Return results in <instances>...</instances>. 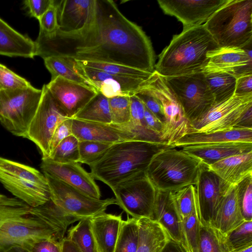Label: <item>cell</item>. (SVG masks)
<instances>
[{"instance_id": "obj_1", "label": "cell", "mask_w": 252, "mask_h": 252, "mask_svg": "<svg viewBox=\"0 0 252 252\" xmlns=\"http://www.w3.org/2000/svg\"><path fill=\"white\" fill-rule=\"evenodd\" d=\"M35 56H63L78 61L117 64L152 73L155 56L142 29L127 19L111 0H94L92 17L81 30L70 33L39 30Z\"/></svg>"}, {"instance_id": "obj_2", "label": "cell", "mask_w": 252, "mask_h": 252, "mask_svg": "<svg viewBox=\"0 0 252 252\" xmlns=\"http://www.w3.org/2000/svg\"><path fill=\"white\" fill-rule=\"evenodd\" d=\"M32 207L0 192V252L13 247L29 250L35 242L51 239L61 244L67 229L31 213Z\"/></svg>"}, {"instance_id": "obj_3", "label": "cell", "mask_w": 252, "mask_h": 252, "mask_svg": "<svg viewBox=\"0 0 252 252\" xmlns=\"http://www.w3.org/2000/svg\"><path fill=\"white\" fill-rule=\"evenodd\" d=\"M219 48L204 25L183 30L159 55L155 70L164 77L202 71L208 53Z\"/></svg>"}, {"instance_id": "obj_4", "label": "cell", "mask_w": 252, "mask_h": 252, "mask_svg": "<svg viewBox=\"0 0 252 252\" xmlns=\"http://www.w3.org/2000/svg\"><path fill=\"white\" fill-rule=\"evenodd\" d=\"M171 146H174L138 141L115 143L90 166V173L94 179L112 189L119 183L145 172L157 154Z\"/></svg>"}, {"instance_id": "obj_5", "label": "cell", "mask_w": 252, "mask_h": 252, "mask_svg": "<svg viewBox=\"0 0 252 252\" xmlns=\"http://www.w3.org/2000/svg\"><path fill=\"white\" fill-rule=\"evenodd\" d=\"M220 48L252 43V0H229L204 24Z\"/></svg>"}, {"instance_id": "obj_6", "label": "cell", "mask_w": 252, "mask_h": 252, "mask_svg": "<svg viewBox=\"0 0 252 252\" xmlns=\"http://www.w3.org/2000/svg\"><path fill=\"white\" fill-rule=\"evenodd\" d=\"M175 148L171 146L157 154L146 171L157 190L175 191L196 183L202 161Z\"/></svg>"}, {"instance_id": "obj_7", "label": "cell", "mask_w": 252, "mask_h": 252, "mask_svg": "<svg viewBox=\"0 0 252 252\" xmlns=\"http://www.w3.org/2000/svg\"><path fill=\"white\" fill-rule=\"evenodd\" d=\"M0 183L14 197L32 207L50 199L45 175L30 166L0 157Z\"/></svg>"}, {"instance_id": "obj_8", "label": "cell", "mask_w": 252, "mask_h": 252, "mask_svg": "<svg viewBox=\"0 0 252 252\" xmlns=\"http://www.w3.org/2000/svg\"><path fill=\"white\" fill-rule=\"evenodd\" d=\"M42 89L32 86L0 91V122L13 135L25 138L38 107Z\"/></svg>"}, {"instance_id": "obj_9", "label": "cell", "mask_w": 252, "mask_h": 252, "mask_svg": "<svg viewBox=\"0 0 252 252\" xmlns=\"http://www.w3.org/2000/svg\"><path fill=\"white\" fill-rule=\"evenodd\" d=\"M143 85L155 96L162 107L165 119L161 136L162 141L174 146L185 135L193 132L190 122L185 116L164 76L154 70Z\"/></svg>"}, {"instance_id": "obj_10", "label": "cell", "mask_w": 252, "mask_h": 252, "mask_svg": "<svg viewBox=\"0 0 252 252\" xmlns=\"http://www.w3.org/2000/svg\"><path fill=\"white\" fill-rule=\"evenodd\" d=\"M164 77L190 123L215 104L203 72Z\"/></svg>"}, {"instance_id": "obj_11", "label": "cell", "mask_w": 252, "mask_h": 252, "mask_svg": "<svg viewBox=\"0 0 252 252\" xmlns=\"http://www.w3.org/2000/svg\"><path fill=\"white\" fill-rule=\"evenodd\" d=\"M44 174L49 186L50 199L65 213L80 220L91 218L105 212L108 206L117 205L115 198L96 199L61 181Z\"/></svg>"}, {"instance_id": "obj_12", "label": "cell", "mask_w": 252, "mask_h": 252, "mask_svg": "<svg viewBox=\"0 0 252 252\" xmlns=\"http://www.w3.org/2000/svg\"><path fill=\"white\" fill-rule=\"evenodd\" d=\"M118 205L136 219L153 220L157 189L146 171L124 181L111 189Z\"/></svg>"}, {"instance_id": "obj_13", "label": "cell", "mask_w": 252, "mask_h": 252, "mask_svg": "<svg viewBox=\"0 0 252 252\" xmlns=\"http://www.w3.org/2000/svg\"><path fill=\"white\" fill-rule=\"evenodd\" d=\"M41 89V100L25 138L33 142L39 149L42 158H46L50 154V145L55 130L69 118L60 107L46 85Z\"/></svg>"}, {"instance_id": "obj_14", "label": "cell", "mask_w": 252, "mask_h": 252, "mask_svg": "<svg viewBox=\"0 0 252 252\" xmlns=\"http://www.w3.org/2000/svg\"><path fill=\"white\" fill-rule=\"evenodd\" d=\"M252 107V94L231 98L215 104L198 119L191 123L193 132L210 133L236 127L245 113Z\"/></svg>"}, {"instance_id": "obj_15", "label": "cell", "mask_w": 252, "mask_h": 252, "mask_svg": "<svg viewBox=\"0 0 252 252\" xmlns=\"http://www.w3.org/2000/svg\"><path fill=\"white\" fill-rule=\"evenodd\" d=\"M194 186L200 223L210 225L223 195L234 187L224 182L208 165L202 162Z\"/></svg>"}, {"instance_id": "obj_16", "label": "cell", "mask_w": 252, "mask_h": 252, "mask_svg": "<svg viewBox=\"0 0 252 252\" xmlns=\"http://www.w3.org/2000/svg\"><path fill=\"white\" fill-rule=\"evenodd\" d=\"M229 0H158L159 6L167 15L173 16L183 25V30L204 25Z\"/></svg>"}, {"instance_id": "obj_17", "label": "cell", "mask_w": 252, "mask_h": 252, "mask_svg": "<svg viewBox=\"0 0 252 252\" xmlns=\"http://www.w3.org/2000/svg\"><path fill=\"white\" fill-rule=\"evenodd\" d=\"M46 86L69 118H73L97 93L92 87L61 77L51 80Z\"/></svg>"}, {"instance_id": "obj_18", "label": "cell", "mask_w": 252, "mask_h": 252, "mask_svg": "<svg viewBox=\"0 0 252 252\" xmlns=\"http://www.w3.org/2000/svg\"><path fill=\"white\" fill-rule=\"evenodd\" d=\"M40 168L44 174L61 181L92 197L100 199V190L94 179L79 162L61 163L48 158H42Z\"/></svg>"}, {"instance_id": "obj_19", "label": "cell", "mask_w": 252, "mask_h": 252, "mask_svg": "<svg viewBox=\"0 0 252 252\" xmlns=\"http://www.w3.org/2000/svg\"><path fill=\"white\" fill-rule=\"evenodd\" d=\"M252 44L244 48H219L208 53L209 61L202 72L222 71L236 78L252 74Z\"/></svg>"}, {"instance_id": "obj_20", "label": "cell", "mask_w": 252, "mask_h": 252, "mask_svg": "<svg viewBox=\"0 0 252 252\" xmlns=\"http://www.w3.org/2000/svg\"><path fill=\"white\" fill-rule=\"evenodd\" d=\"M80 66L83 76L93 87L108 98L118 95H133L148 79L111 75L101 70Z\"/></svg>"}, {"instance_id": "obj_21", "label": "cell", "mask_w": 252, "mask_h": 252, "mask_svg": "<svg viewBox=\"0 0 252 252\" xmlns=\"http://www.w3.org/2000/svg\"><path fill=\"white\" fill-rule=\"evenodd\" d=\"M153 220L162 227L171 240L187 252L183 238L182 220L172 191L157 190Z\"/></svg>"}, {"instance_id": "obj_22", "label": "cell", "mask_w": 252, "mask_h": 252, "mask_svg": "<svg viewBox=\"0 0 252 252\" xmlns=\"http://www.w3.org/2000/svg\"><path fill=\"white\" fill-rule=\"evenodd\" d=\"M59 32L70 33L79 31L90 22L94 0H55Z\"/></svg>"}, {"instance_id": "obj_23", "label": "cell", "mask_w": 252, "mask_h": 252, "mask_svg": "<svg viewBox=\"0 0 252 252\" xmlns=\"http://www.w3.org/2000/svg\"><path fill=\"white\" fill-rule=\"evenodd\" d=\"M180 147L208 166L223 158L252 151V143L238 142L194 144Z\"/></svg>"}, {"instance_id": "obj_24", "label": "cell", "mask_w": 252, "mask_h": 252, "mask_svg": "<svg viewBox=\"0 0 252 252\" xmlns=\"http://www.w3.org/2000/svg\"><path fill=\"white\" fill-rule=\"evenodd\" d=\"M91 229L99 252H114L123 221L122 216L105 212L90 218Z\"/></svg>"}, {"instance_id": "obj_25", "label": "cell", "mask_w": 252, "mask_h": 252, "mask_svg": "<svg viewBox=\"0 0 252 252\" xmlns=\"http://www.w3.org/2000/svg\"><path fill=\"white\" fill-rule=\"evenodd\" d=\"M209 167L224 182L234 187L252 175V151L223 158Z\"/></svg>"}, {"instance_id": "obj_26", "label": "cell", "mask_w": 252, "mask_h": 252, "mask_svg": "<svg viewBox=\"0 0 252 252\" xmlns=\"http://www.w3.org/2000/svg\"><path fill=\"white\" fill-rule=\"evenodd\" d=\"M0 55L33 58L35 56V42L0 18Z\"/></svg>"}, {"instance_id": "obj_27", "label": "cell", "mask_w": 252, "mask_h": 252, "mask_svg": "<svg viewBox=\"0 0 252 252\" xmlns=\"http://www.w3.org/2000/svg\"><path fill=\"white\" fill-rule=\"evenodd\" d=\"M244 221L238 205L235 186L223 195L210 225L224 235Z\"/></svg>"}, {"instance_id": "obj_28", "label": "cell", "mask_w": 252, "mask_h": 252, "mask_svg": "<svg viewBox=\"0 0 252 252\" xmlns=\"http://www.w3.org/2000/svg\"><path fill=\"white\" fill-rule=\"evenodd\" d=\"M229 142L252 143V129L234 128L210 133L192 132L185 135L177 141L174 146L180 147L189 144Z\"/></svg>"}, {"instance_id": "obj_29", "label": "cell", "mask_w": 252, "mask_h": 252, "mask_svg": "<svg viewBox=\"0 0 252 252\" xmlns=\"http://www.w3.org/2000/svg\"><path fill=\"white\" fill-rule=\"evenodd\" d=\"M72 133L80 141L113 144L123 141L118 130L110 125L72 118Z\"/></svg>"}, {"instance_id": "obj_30", "label": "cell", "mask_w": 252, "mask_h": 252, "mask_svg": "<svg viewBox=\"0 0 252 252\" xmlns=\"http://www.w3.org/2000/svg\"><path fill=\"white\" fill-rule=\"evenodd\" d=\"M139 239L136 252H161L170 239L155 220L147 218L137 220Z\"/></svg>"}, {"instance_id": "obj_31", "label": "cell", "mask_w": 252, "mask_h": 252, "mask_svg": "<svg viewBox=\"0 0 252 252\" xmlns=\"http://www.w3.org/2000/svg\"><path fill=\"white\" fill-rule=\"evenodd\" d=\"M43 60L46 68L51 74V80L61 77L93 88L83 76L81 66L74 59L63 56H51Z\"/></svg>"}, {"instance_id": "obj_32", "label": "cell", "mask_w": 252, "mask_h": 252, "mask_svg": "<svg viewBox=\"0 0 252 252\" xmlns=\"http://www.w3.org/2000/svg\"><path fill=\"white\" fill-rule=\"evenodd\" d=\"M203 72L215 104L229 99L234 95L237 79L235 76L222 71Z\"/></svg>"}, {"instance_id": "obj_33", "label": "cell", "mask_w": 252, "mask_h": 252, "mask_svg": "<svg viewBox=\"0 0 252 252\" xmlns=\"http://www.w3.org/2000/svg\"><path fill=\"white\" fill-rule=\"evenodd\" d=\"M80 120L110 125L112 119L108 98L97 94L73 118Z\"/></svg>"}, {"instance_id": "obj_34", "label": "cell", "mask_w": 252, "mask_h": 252, "mask_svg": "<svg viewBox=\"0 0 252 252\" xmlns=\"http://www.w3.org/2000/svg\"><path fill=\"white\" fill-rule=\"evenodd\" d=\"M67 239L80 252H96V247L91 229L90 218L82 219L68 230Z\"/></svg>"}, {"instance_id": "obj_35", "label": "cell", "mask_w": 252, "mask_h": 252, "mask_svg": "<svg viewBox=\"0 0 252 252\" xmlns=\"http://www.w3.org/2000/svg\"><path fill=\"white\" fill-rule=\"evenodd\" d=\"M110 125L121 133L123 141H138L167 144L161 140L158 134L147 126L135 124L130 121L123 124H111Z\"/></svg>"}, {"instance_id": "obj_36", "label": "cell", "mask_w": 252, "mask_h": 252, "mask_svg": "<svg viewBox=\"0 0 252 252\" xmlns=\"http://www.w3.org/2000/svg\"><path fill=\"white\" fill-rule=\"evenodd\" d=\"M138 239L137 219L123 220L114 252H136Z\"/></svg>"}, {"instance_id": "obj_37", "label": "cell", "mask_w": 252, "mask_h": 252, "mask_svg": "<svg viewBox=\"0 0 252 252\" xmlns=\"http://www.w3.org/2000/svg\"><path fill=\"white\" fill-rule=\"evenodd\" d=\"M228 252H237L252 246V221H244L223 235Z\"/></svg>"}, {"instance_id": "obj_38", "label": "cell", "mask_w": 252, "mask_h": 252, "mask_svg": "<svg viewBox=\"0 0 252 252\" xmlns=\"http://www.w3.org/2000/svg\"><path fill=\"white\" fill-rule=\"evenodd\" d=\"M76 61L81 66L98 69L108 74L119 76L146 80L153 73L117 64L85 61Z\"/></svg>"}, {"instance_id": "obj_39", "label": "cell", "mask_w": 252, "mask_h": 252, "mask_svg": "<svg viewBox=\"0 0 252 252\" xmlns=\"http://www.w3.org/2000/svg\"><path fill=\"white\" fill-rule=\"evenodd\" d=\"M198 252H228L223 235L212 226L200 223Z\"/></svg>"}, {"instance_id": "obj_40", "label": "cell", "mask_w": 252, "mask_h": 252, "mask_svg": "<svg viewBox=\"0 0 252 252\" xmlns=\"http://www.w3.org/2000/svg\"><path fill=\"white\" fill-rule=\"evenodd\" d=\"M79 142L73 134L67 137L59 143L49 157L46 158L61 163L78 162Z\"/></svg>"}, {"instance_id": "obj_41", "label": "cell", "mask_w": 252, "mask_h": 252, "mask_svg": "<svg viewBox=\"0 0 252 252\" xmlns=\"http://www.w3.org/2000/svg\"><path fill=\"white\" fill-rule=\"evenodd\" d=\"M172 192L181 220L198 209L195 187L194 185H189Z\"/></svg>"}, {"instance_id": "obj_42", "label": "cell", "mask_w": 252, "mask_h": 252, "mask_svg": "<svg viewBox=\"0 0 252 252\" xmlns=\"http://www.w3.org/2000/svg\"><path fill=\"white\" fill-rule=\"evenodd\" d=\"M199 227L198 209L182 220L183 238L187 252H198Z\"/></svg>"}, {"instance_id": "obj_43", "label": "cell", "mask_w": 252, "mask_h": 252, "mask_svg": "<svg viewBox=\"0 0 252 252\" xmlns=\"http://www.w3.org/2000/svg\"><path fill=\"white\" fill-rule=\"evenodd\" d=\"M238 205L245 221H252V175L235 186Z\"/></svg>"}, {"instance_id": "obj_44", "label": "cell", "mask_w": 252, "mask_h": 252, "mask_svg": "<svg viewBox=\"0 0 252 252\" xmlns=\"http://www.w3.org/2000/svg\"><path fill=\"white\" fill-rule=\"evenodd\" d=\"M112 144L91 141H80L78 162L91 166L103 156Z\"/></svg>"}, {"instance_id": "obj_45", "label": "cell", "mask_w": 252, "mask_h": 252, "mask_svg": "<svg viewBox=\"0 0 252 252\" xmlns=\"http://www.w3.org/2000/svg\"><path fill=\"white\" fill-rule=\"evenodd\" d=\"M129 96L118 95L108 98L112 124L119 125L130 121Z\"/></svg>"}, {"instance_id": "obj_46", "label": "cell", "mask_w": 252, "mask_h": 252, "mask_svg": "<svg viewBox=\"0 0 252 252\" xmlns=\"http://www.w3.org/2000/svg\"><path fill=\"white\" fill-rule=\"evenodd\" d=\"M32 86L26 79L0 63V91L24 88Z\"/></svg>"}, {"instance_id": "obj_47", "label": "cell", "mask_w": 252, "mask_h": 252, "mask_svg": "<svg viewBox=\"0 0 252 252\" xmlns=\"http://www.w3.org/2000/svg\"><path fill=\"white\" fill-rule=\"evenodd\" d=\"M39 30L45 33H52L58 30L57 8L54 0L52 5L38 20Z\"/></svg>"}, {"instance_id": "obj_48", "label": "cell", "mask_w": 252, "mask_h": 252, "mask_svg": "<svg viewBox=\"0 0 252 252\" xmlns=\"http://www.w3.org/2000/svg\"><path fill=\"white\" fill-rule=\"evenodd\" d=\"M72 118H68L63 121L56 128L50 145V154L60 142L67 137L72 134Z\"/></svg>"}, {"instance_id": "obj_49", "label": "cell", "mask_w": 252, "mask_h": 252, "mask_svg": "<svg viewBox=\"0 0 252 252\" xmlns=\"http://www.w3.org/2000/svg\"><path fill=\"white\" fill-rule=\"evenodd\" d=\"M129 99L130 121L135 124L147 126L144 117L145 105L134 94L130 96Z\"/></svg>"}, {"instance_id": "obj_50", "label": "cell", "mask_w": 252, "mask_h": 252, "mask_svg": "<svg viewBox=\"0 0 252 252\" xmlns=\"http://www.w3.org/2000/svg\"><path fill=\"white\" fill-rule=\"evenodd\" d=\"M24 3L30 15L39 20L52 5L54 0H27Z\"/></svg>"}, {"instance_id": "obj_51", "label": "cell", "mask_w": 252, "mask_h": 252, "mask_svg": "<svg viewBox=\"0 0 252 252\" xmlns=\"http://www.w3.org/2000/svg\"><path fill=\"white\" fill-rule=\"evenodd\" d=\"M250 94H252V74L237 78L234 95L242 96Z\"/></svg>"}, {"instance_id": "obj_52", "label": "cell", "mask_w": 252, "mask_h": 252, "mask_svg": "<svg viewBox=\"0 0 252 252\" xmlns=\"http://www.w3.org/2000/svg\"><path fill=\"white\" fill-rule=\"evenodd\" d=\"M144 117L147 127L150 130L158 134L161 138L163 129V125L146 107L145 109Z\"/></svg>"}, {"instance_id": "obj_53", "label": "cell", "mask_w": 252, "mask_h": 252, "mask_svg": "<svg viewBox=\"0 0 252 252\" xmlns=\"http://www.w3.org/2000/svg\"><path fill=\"white\" fill-rule=\"evenodd\" d=\"M51 239H42L35 242L29 250L30 252H54L60 245Z\"/></svg>"}, {"instance_id": "obj_54", "label": "cell", "mask_w": 252, "mask_h": 252, "mask_svg": "<svg viewBox=\"0 0 252 252\" xmlns=\"http://www.w3.org/2000/svg\"><path fill=\"white\" fill-rule=\"evenodd\" d=\"M62 252H80L75 245L65 237L61 243Z\"/></svg>"}, {"instance_id": "obj_55", "label": "cell", "mask_w": 252, "mask_h": 252, "mask_svg": "<svg viewBox=\"0 0 252 252\" xmlns=\"http://www.w3.org/2000/svg\"><path fill=\"white\" fill-rule=\"evenodd\" d=\"M161 252H185L181 247L173 240L169 239Z\"/></svg>"}, {"instance_id": "obj_56", "label": "cell", "mask_w": 252, "mask_h": 252, "mask_svg": "<svg viewBox=\"0 0 252 252\" xmlns=\"http://www.w3.org/2000/svg\"><path fill=\"white\" fill-rule=\"evenodd\" d=\"M3 252H30L28 250L21 247H13Z\"/></svg>"}, {"instance_id": "obj_57", "label": "cell", "mask_w": 252, "mask_h": 252, "mask_svg": "<svg viewBox=\"0 0 252 252\" xmlns=\"http://www.w3.org/2000/svg\"><path fill=\"white\" fill-rule=\"evenodd\" d=\"M237 252H252V246Z\"/></svg>"}, {"instance_id": "obj_58", "label": "cell", "mask_w": 252, "mask_h": 252, "mask_svg": "<svg viewBox=\"0 0 252 252\" xmlns=\"http://www.w3.org/2000/svg\"><path fill=\"white\" fill-rule=\"evenodd\" d=\"M54 252H62L61 248V244L58 245Z\"/></svg>"}, {"instance_id": "obj_59", "label": "cell", "mask_w": 252, "mask_h": 252, "mask_svg": "<svg viewBox=\"0 0 252 252\" xmlns=\"http://www.w3.org/2000/svg\"><path fill=\"white\" fill-rule=\"evenodd\" d=\"M96 252H99L98 251V250H97V249H96Z\"/></svg>"}]
</instances>
